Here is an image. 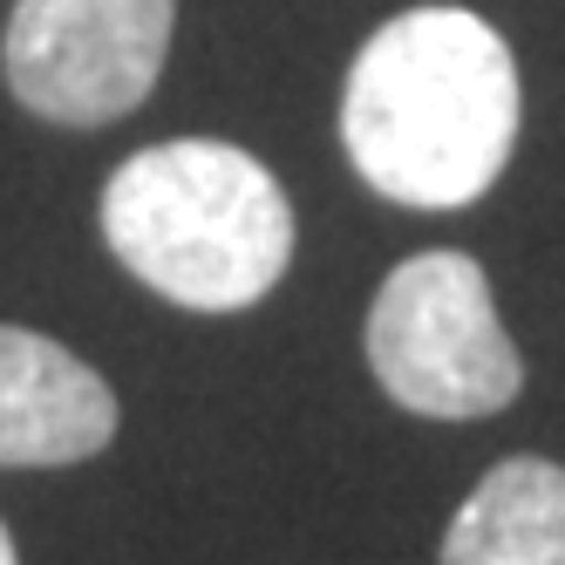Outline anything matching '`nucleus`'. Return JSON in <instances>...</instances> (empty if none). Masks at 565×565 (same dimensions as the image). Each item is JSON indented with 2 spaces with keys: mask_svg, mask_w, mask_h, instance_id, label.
<instances>
[{
  "mask_svg": "<svg viewBox=\"0 0 565 565\" xmlns=\"http://www.w3.org/2000/svg\"><path fill=\"white\" fill-rule=\"evenodd\" d=\"M341 143L382 198L450 212L491 191L518 143V62L470 8H409L348 68Z\"/></svg>",
  "mask_w": 565,
  "mask_h": 565,
  "instance_id": "nucleus-1",
  "label": "nucleus"
},
{
  "mask_svg": "<svg viewBox=\"0 0 565 565\" xmlns=\"http://www.w3.org/2000/svg\"><path fill=\"white\" fill-rule=\"evenodd\" d=\"M443 565H565V470L511 457L463 498Z\"/></svg>",
  "mask_w": 565,
  "mask_h": 565,
  "instance_id": "nucleus-6",
  "label": "nucleus"
},
{
  "mask_svg": "<svg viewBox=\"0 0 565 565\" xmlns=\"http://www.w3.org/2000/svg\"><path fill=\"white\" fill-rule=\"evenodd\" d=\"M116 436V395L83 354L0 328V463H83Z\"/></svg>",
  "mask_w": 565,
  "mask_h": 565,
  "instance_id": "nucleus-5",
  "label": "nucleus"
},
{
  "mask_svg": "<svg viewBox=\"0 0 565 565\" xmlns=\"http://www.w3.org/2000/svg\"><path fill=\"white\" fill-rule=\"evenodd\" d=\"M369 369L416 416L470 423L524 388L518 348L470 253L402 259L369 307Z\"/></svg>",
  "mask_w": 565,
  "mask_h": 565,
  "instance_id": "nucleus-3",
  "label": "nucleus"
},
{
  "mask_svg": "<svg viewBox=\"0 0 565 565\" xmlns=\"http://www.w3.org/2000/svg\"><path fill=\"white\" fill-rule=\"evenodd\" d=\"M103 238L164 300L232 313L279 287L294 259V205L253 150L178 137L137 150L109 178Z\"/></svg>",
  "mask_w": 565,
  "mask_h": 565,
  "instance_id": "nucleus-2",
  "label": "nucleus"
},
{
  "mask_svg": "<svg viewBox=\"0 0 565 565\" xmlns=\"http://www.w3.org/2000/svg\"><path fill=\"white\" fill-rule=\"evenodd\" d=\"M171 21L178 0H14L0 34L8 89L49 124H116L157 89Z\"/></svg>",
  "mask_w": 565,
  "mask_h": 565,
  "instance_id": "nucleus-4",
  "label": "nucleus"
},
{
  "mask_svg": "<svg viewBox=\"0 0 565 565\" xmlns=\"http://www.w3.org/2000/svg\"><path fill=\"white\" fill-rule=\"evenodd\" d=\"M0 565H21V558H14V539H8V524H0Z\"/></svg>",
  "mask_w": 565,
  "mask_h": 565,
  "instance_id": "nucleus-7",
  "label": "nucleus"
}]
</instances>
